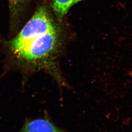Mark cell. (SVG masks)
I'll return each instance as SVG.
<instances>
[{
    "instance_id": "1",
    "label": "cell",
    "mask_w": 132,
    "mask_h": 132,
    "mask_svg": "<svg viewBox=\"0 0 132 132\" xmlns=\"http://www.w3.org/2000/svg\"><path fill=\"white\" fill-rule=\"evenodd\" d=\"M61 42V31L58 27L30 39L13 52L18 58L24 62L52 67L57 79L62 81L55 64Z\"/></svg>"
},
{
    "instance_id": "2",
    "label": "cell",
    "mask_w": 132,
    "mask_h": 132,
    "mask_svg": "<svg viewBox=\"0 0 132 132\" xmlns=\"http://www.w3.org/2000/svg\"><path fill=\"white\" fill-rule=\"evenodd\" d=\"M58 27L46 8L40 6L20 33L10 41V49L13 51L28 40Z\"/></svg>"
},
{
    "instance_id": "3",
    "label": "cell",
    "mask_w": 132,
    "mask_h": 132,
    "mask_svg": "<svg viewBox=\"0 0 132 132\" xmlns=\"http://www.w3.org/2000/svg\"><path fill=\"white\" fill-rule=\"evenodd\" d=\"M19 132H64L48 120L37 119L26 122Z\"/></svg>"
},
{
    "instance_id": "4",
    "label": "cell",
    "mask_w": 132,
    "mask_h": 132,
    "mask_svg": "<svg viewBox=\"0 0 132 132\" xmlns=\"http://www.w3.org/2000/svg\"><path fill=\"white\" fill-rule=\"evenodd\" d=\"M82 1L84 0H53L52 8L55 16L58 20H62L73 5Z\"/></svg>"
},
{
    "instance_id": "5",
    "label": "cell",
    "mask_w": 132,
    "mask_h": 132,
    "mask_svg": "<svg viewBox=\"0 0 132 132\" xmlns=\"http://www.w3.org/2000/svg\"><path fill=\"white\" fill-rule=\"evenodd\" d=\"M29 0H8L10 11L13 16L18 15L20 10Z\"/></svg>"
}]
</instances>
